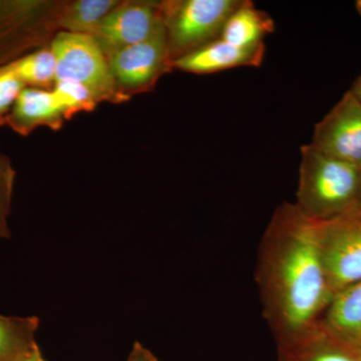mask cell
<instances>
[{
    "instance_id": "6da1fadb",
    "label": "cell",
    "mask_w": 361,
    "mask_h": 361,
    "mask_svg": "<svg viewBox=\"0 0 361 361\" xmlns=\"http://www.w3.org/2000/svg\"><path fill=\"white\" fill-rule=\"evenodd\" d=\"M255 280L277 346L314 329L334 294L317 244V222L295 203L278 206L259 244Z\"/></svg>"
},
{
    "instance_id": "7a4b0ae2",
    "label": "cell",
    "mask_w": 361,
    "mask_h": 361,
    "mask_svg": "<svg viewBox=\"0 0 361 361\" xmlns=\"http://www.w3.org/2000/svg\"><path fill=\"white\" fill-rule=\"evenodd\" d=\"M360 172L361 167L305 145L301 148L296 206L316 222L350 213L357 198Z\"/></svg>"
},
{
    "instance_id": "3957f363",
    "label": "cell",
    "mask_w": 361,
    "mask_h": 361,
    "mask_svg": "<svg viewBox=\"0 0 361 361\" xmlns=\"http://www.w3.org/2000/svg\"><path fill=\"white\" fill-rule=\"evenodd\" d=\"M242 0H185L161 9L171 58L191 54L219 39L226 21Z\"/></svg>"
},
{
    "instance_id": "277c9868",
    "label": "cell",
    "mask_w": 361,
    "mask_h": 361,
    "mask_svg": "<svg viewBox=\"0 0 361 361\" xmlns=\"http://www.w3.org/2000/svg\"><path fill=\"white\" fill-rule=\"evenodd\" d=\"M317 244L332 294L361 281V215L317 222Z\"/></svg>"
},
{
    "instance_id": "5b68a950",
    "label": "cell",
    "mask_w": 361,
    "mask_h": 361,
    "mask_svg": "<svg viewBox=\"0 0 361 361\" xmlns=\"http://www.w3.org/2000/svg\"><path fill=\"white\" fill-rule=\"evenodd\" d=\"M51 51L56 61V82L73 80L84 85L94 97L113 94L115 78L92 35L65 30L52 40Z\"/></svg>"
},
{
    "instance_id": "8992f818",
    "label": "cell",
    "mask_w": 361,
    "mask_h": 361,
    "mask_svg": "<svg viewBox=\"0 0 361 361\" xmlns=\"http://www.w3.org/2000/svg\"><path fill=\"white\" fill-rule=\"evenodd\" d=\"M310 145L324 155L361 167V101L351 90L315 126Z\"/></svg>"
},
{
    "instance_id": "52a82bcc",
    "label": "cell",
    "mask_w": 361,
    "mask_h": 361,
    "mask_svg": "<svg viewBox=\"0 0 361 361\" xmlns=\"http://www.w3.org/2000/svg\"><path fill=\"white\" fill-rule=\"evenodd\" d=\"M164 28L161 11L146 4H126L106 16L94 37L111 54L151 39Z\"/></svg>"
},
{
    "instance_id": "ba28073f",
    "label": "cell",
    "mask_w": 361,
    "mask_h": 361,
    "mask_svg": "<svg viewBox=\"0 0 361 361\" xmlns=\"http://www.w3.org/2000/svg\"><path fill=\"white\" fill-rule=\"evenodd\" d=\"M165 28L151 39L111 52L114 78L126 87H142L153 82L170 59Z\"/></svg>"
},
{
    "instance_id": "9c48e42d",
    "label": "cell",
    "mask_w": 361,
    "mask_h": 361,
    "mask_svg": "<svg viewBox=\"0 0 361 361\" xmlns=\"http://www.w3.org/2000/svg\"><path fill=\"white\" fill-rule=\"evenodd\" d=\"M265 51V44L241 47L219 39L175 59L172 65L187 73H219L241 66H260L264 59Z\"/></svg>"
},
{
    "instance_id": "30bf717a",
    "label": "cell",
    "mask_w": 361,
    "mask_h": 361,
    "mask_svg": "<svg viewBox=\"0 0 361 361\" xmlns=\"http://www.w3.org/2000/svg\"><path fill=\"white\" fill-rule=\"evenodd\" d=\"M277 349L278 361H358V350L332 336L319 323Z\"/></svg>"
},
{
    "instance_id": "8fae6325",
    "label": "cell",
    "mask_w": 361,
    "mask_h": 361,
    "mask_svg": "<svg viewBox=\"0 0 361 361\" xmlns=\"http://www.w3.org/2000/svg\"><path fill=\"white\" fill-rule=\"evenodd\" d=\"M319 324L344 343L361 350V281L334 294Z\"/></svg>"
},
{
    "instance_id": "7c38bea8",
    "label": "cell",
    "mask_w": 361,
    "mask_h": 361,
    "mask_svg": "<svg viewBox=\"0 0 361 361\" xmlns=\"http://www.w3.org/2000/svg\"><path fill=\"white\" fill-rule=\"evenodd\" d=\"M274 20L249 0L241 4L226 21L220 39L241 47L264 44V37L274 32Z\"/></svg>"
},
{
    "instance_id": "4fadbf2b",
    "label": "cell",
    "mask_w": 361,
    "mask_h": 361,
    "mask_svg": "<svg viewBox=\"0 0 361 361\" xmlns=\"http://www.w3.org/2000/svg\"><path fill=\"white\" fill-rule=\"evenodd\" d=\"M61 114L63 111L54 92L35 87H25L7 120L14 129L25 133L35 126L56 120Z\"/></svg>"
},
{
    "instance_id": "5bb4252c",
    "label": "cell",
    "mask_w": 361,
    "mask_h": 361,
    "mask_svg": "<svg viewBox=\"0 0 361 361\" xmlns=\"http://www.w3.org/2000/svg\"><path fill=\"white\" fill-rule=\"evenodd\" d=\"M39 326L37 316L0 314V361H23L32 355L39 348L35 341Z\"/></svg>"
},
{
    "instance_id": "9a60e30c",
    "label": "cell",
    "mask_w": 361,
    "mask_h": 361,
    "mask_svg": "<svg viewBox=\"0 0 361 361\" xmlns=\"http://www.w3.org/2000/svg\"><path fill=\"white\" fill-rule=\"evenodd\" d=\"M118 6L114 0H80L68 9L61 20L66 32L94 37L97 28L111 11Z\"/></svg>"
},
{
    "instance_id": "2e32d148",
    "label": "cell",
    "mask_w": 361,
    "mask_h": 361,
    "mask_svg": "<svg viewBox=\"0 0 361 361\" xmlns=\"http://www.w3.org/2000/svg\"><path fill=\"white\" fill-rule=\"evenodd\" d=\"M1 68L11 71L25 85L33 87H44L56 78V61L51 49L26 54Z\"/></svg>"
},
{
    "instance_id": "e0dca14e",
    "label": "cell",
    "mask_w": 361,
    "mask_h": 361,
    "mask_svg": "<svg viewBox=\"0 0 361 361\" xmlns=\"http://www.w3.org/2000/svg\"><path fill=\"white\" fill-rule=\"evenodd\" d=\"M63 113L87 109L94 104V94L84 85L73 80H59L52 90Z\"/></svg>"
},
{
    "instance_id": "ac0fdd59",
    "label": "cell",
    "mask_w": 361,
    "mask_h": 361,
    "mask_svg": "<svg viewBox=\"0 0 361 361\" xmlns=\"http://www.w3.org/2000/svg\"><path fill=\"white\" fill-rule=\"evenodd\" d=\"M25 85L11 71L0 68V118L13 108Z\"/></svg>"
},
{
    "instance_id": "d6986e66",
    "label": "cell",
    "mask_w": 361,
    "mask_h": 361,
    "mask_svg": "<svg viewBox=\"0 0 361 361\" xmlns=\"http://www.w3.org/2000/svg\"><path fill=\"white\" fill-rule=\"evenodd\" d=\"M11 188H13V173L7 164L0 160V238L9 236L7 227L9 203H11Z\"/></svg>"
},
{
    "instance_id": "ffe728a7",
    "label": "cell",
    "mask_w": 361,
    "mask_h": 361,
    "mask_svg": "<svg viewBox=\"0 0 361 361\" xmlns=\"http://www.w3.org/2000/svg\"><path fill=\"white\" fill-rule=\"evenodd\" d=\"M127 361H160L149 349L142 346L139 342H135Z\"/></svg>"
},
{
    "instance_id": "44dd1931",
    "label": "cell",
    "mask_w": 361,
    "mask_h": 361,
    "mask_svg": "<svg viewBox=\"0 0 361 361\" xmlns=\"http://www.w3.org/2000/svg\"><path fill=\"white\" fill-rule=\"evenodd\" d=\"M23 361H45L44 356L42 355V351H40L39 346L35 351L26 357L25 360Z\"/></svg>"
},
{
    "instance_id": "7402d4cb",
    "label": "cell",
    "mask_w": 361,
    "mask_h": 361,
    "mask_svg": "<svg viewBox=\"0 0 361 361\" xmlns=\"http://www.w3.org/2000/svg\"><path fill=\"white\" fill-rule=\"evenodd\" d=\"M350 213L358 214L361 215V172H360V189H358L357 198H356L355 208Z\"/></svg>"
},
{
    "instance_id": "603a6c76",
    "label": "cell",
    "mask_w": 361,
    "mask_h": 361,
    "mask_svg": "<svg viewBox=\"0 0 361 361\" xmlns=\"http://www.w3.org/2000/svg\"><path fill=\"white\" fill-rule=\"evenodd\" d=\"M353 94L361 101V75L355 80V85H353V89L350 90Z\"/></svg>"
},
{
    "instance_id": "cb8c5ba5",
    "label": "cell",
    "mask_w": 361,
    "mask_h": 361,
    "mask_svg": "<svg viewBox=\"0 0 361 361\" xmlns=\"http://www.w3.org/2000/svg\"><path fill=\"white\" fill-rule=\"evenodd\" d=\"M355 7L356 11H357V13H360L361 16V0H358V1H356Z\"/></svg>"
},
{
    "instance_id": "d4e9b609",
    "label": "cell",
    "mask_w": 361,
    "mask_h": 361,
    "mask_svg": "<svg viewBox=\"0 0 361 361\" xmlns=\"http://www.w3.org/2000/svg\"><path fill=\"white\" fill-rule=\"evenodd\" d=\"M358 361H361V350H358Z\"/></svg>"
}]
</instances>
